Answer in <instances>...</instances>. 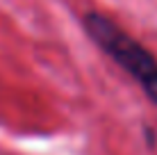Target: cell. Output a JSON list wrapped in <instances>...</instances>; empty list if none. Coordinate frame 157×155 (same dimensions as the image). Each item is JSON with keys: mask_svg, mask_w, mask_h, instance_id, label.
Masks as SVG:
<instances>
[{"mask_svg": "<svg viewBox=\"0 0 157 155\" xmlns=\"http://www.w3.org/2000/svg\"><path fill=\"white\" fill-rule=\"evenodd\" d=\"M82 23L86 34L100 46V50L107 52L157 105V60L153 52L105 14L86 12Z\"/></svg>", "mask_w": 157, "mask_h": 155, "instance_id": "6da1fadb", "label": "cell"}]
</instances>
